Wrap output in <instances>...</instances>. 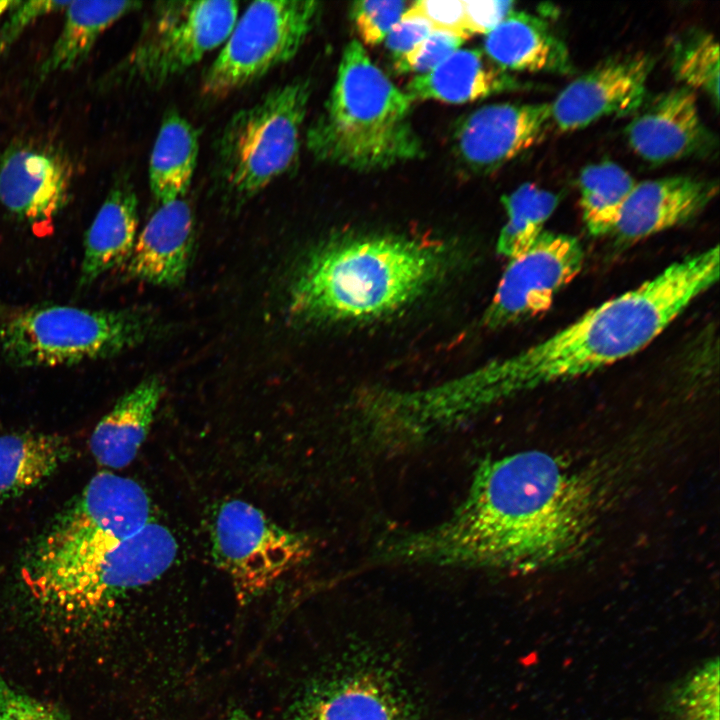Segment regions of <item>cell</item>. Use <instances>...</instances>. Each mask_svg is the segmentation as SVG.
Segmentation results:
<instances>
[{
	"label": "cell",
	"mask_w": 720,
	"mask_h": 720,
	"mask_svg": "<svg viewBox=\"0 0 720 720\" xmlns=\"http://www.w3.org/2000/svg\"><path fill=\"white\" fill-rule=\"evenodd\" d=\"M592 485L560 458L529 450L482 461L438 525L394 536L384 563L531 570L574 555L596 518Z\"/></svg>",
	"instance_id": "obj_1"
},
{
	"label": "cell",
	"mask_w": 720,
	"mask_h": 720,
	"mask_svg": "<svg viewBox=\"0 0 720 720\" xmlns=\"http://www.w3.org/2000/svg\"><path fill=\"white\" fill-rule=\"evenodd\" d=\"M719 273L717 245L688 255L526 349L439 383L436 403L449 421L460 424L525 392L628 358L709 290Z\"/></svg>",
	"instance_id": "obj_2"
},
{
	"label": "cell",
	"mask_w": 720,
	"mask_h": 720,
	"mask_svg": "<svg viewBox=\"0 0 720 720\" xmlns=\"http://www.w3.org/2000/svg\"><path fill=\"white\" fill-rule=\"evenodd\" d=\"M447 264L445 247L432 241L394 235L331 240L295 272L289 311L308 323L385 316L423 294Z\"/></svg>",
	"instance_id": "obj_3"
},
{
	"label": "cell",
	"mask_w": 720,
	"mask_h": 720,
	"mask_svg": "<svg viewBox=\"0 0 720 720\" xmlns=\"http://www.w3.org/2000/svg\"><path fill=\"white\" fill-rule=\"evenodd\" d=\"M412 103L353 40L343 50L322 112L306 132L307 148L319 161L359 172L421 158Z\"/></svg>",
	"instance_id": "obj_4"
},
{
	"label": "cell",
	"mask_w": 720,
	"mask_h": 720,
	"mask_svg": "<svg viewBox=\"0 0 720 720\" xmlns=\"http://www.w3.org/2000/svg\"><path fill=\"white\" fill-rule=\"evenodd\" d=\"M177 548L170 530L151 521L132 537L22 577L44 612L69 622H88L128 592L159 578L173 564Z\"/></svg>",
	"instance_id": "obj_5"
},
{
	"label": "cell",
	"mask_w": 720,
	"mask_h": 720,
	"mask_svg": "<svg viewBox=\"0 0 720 720\" xmlns=\"http://www.w3.org/2000/svg\"><path fill=\"white\" fill-rule=\"evenodd\" d=\"M152 327V317L135 308L93 310L39 305L3 323L0 358L17 368L106 359L141 344L150 336Z\"/></svg>",
	"instance_id": "obj_6"
},
{
	"label": "cell",
	"mask_w": 720,
	"mask_h": 720,
	"mask_svg": "<svg viewBox=\"0 0 720 720\" xmlns=\"http://www.w3.org/2000/svg\"><path fill=\"white\" fill-rule=\"evenodd\" d=\"M310 94L308 80H293L233 115L217 147L218 177L229 194L254 196L296 164Z\"/></svg>",
	"instance_id": "obj_7"
},
{
	"label": "cell",
	"mask_w": 720,
	"mask_h": 720,
	"mask_svg": "<svg viewBox=\"0 0 720 720\" xmlns=\"http://www.w3.org/2000/svg\"><path fill=\"white\" fill-rule=\"evenodd\" d=\"M236 1H164L157 3L130 52L100 81L160 87L223 45L238 19Z\"/></svg>",
	"instance_id": "obj_8"
},
{
	"label": "cell",
	"mask_w": 720,
	"mask_h": 720,
	"mask_svg": "<svg viewBox=\"0 0 720 720\" xmlns=\"http://www.w3.org/2000/svg\"><path fill=\"white\" fill-rule=\"evenodd\" d=\"M151 522L150 500L136 481L100 472L43 532L22 570L60 566L125 540Z\"/></svg>",
	"instance_id": "obj_9"
},
{
	"label": "cell",
	"mask_w": 720,
	"mask_h": 720,
	"mask_svg": "<svg viewBox=\"0 0 720 720\" xmlns=\"http://www.w3.org/2000/svg\"><path fill=\"white\" fill-rule=\"evenodd\" d=\"M316 1H255L236 21L206 70L202 92L222 98L291 60L312 30Z\"/></svg>",
	"instance_id": "obj_10"
},
{
	"label": "cell",
	"mask_w": 720,
	"mask_h": 720,
	"mask_svg": "<svg viewBox=\"0 0 720 720\" xmlns=\"http://www.w3.org/2000/svg\"><path fill=\"white\" fill-rule=\"evenodd\" d=\"M211 535L215 561L230 578L241 604L266 591L311 551L306 536L280 527L238 499L220 505Z\"/></svg>",
	"instance_id": "obj_11"
},
{
	"label": "cell",
	"mask_w": 720,
	"mask_h": 720,
	"mask_svg": "<svg viewBox=\"0 0 720 720\" xmlns=\"http://www.w3.org/2000/svg\"><path fill=\"white\" fill-rule=\"evenodd\" d=\"M583 264L577 238L544 231L527 251L509 260L484 313L485 325L503 328L548 311Z\"/></svg>",
	"instance_id": "obj_12"
},
{
	"label": "cell",
	"mask_w": 720,
	"mask_h": 720,
	"mask_svg": "<svg viewBox=\"0 0 720 720\" xmlns=\"http://www.w3.org/2000/svg\"><path fill=\"white\" fill-rule=\"evenodd\" d=\"M653 64L652 58L641 52L605 59L558 94L550 104L552 123L569 132L605 116L638 110L646 97Z\"/></svg>",
	"instance_id": "obj_13"
},
{
	"label": "cell",
	"mask_w": 720,
	"mask_h": 720,
	"mask_svg": "<svg viewBox=\"0 0 720 720\" xmlns=\"http://www.w3.org/2000/svg\"><path fill=\"white\" fill-rule=\"evenodd\" d=\"M551 123L550 104L483 106L458 123L454 151L470 171L488 173L538 143Z\"/></svg>",
	"instance_id": "obj_14"
},
{
	"label": "cell",
	"mask_w": 720,
	"mask_h": 720,
	"mask_svg": "<svg viewBox=\"0 0 720 720\" xmlns=\"http://www.w3.org/2000/svg\"><path fill=\"white\" fill-rule=\"evenodd\" d=\"M72 177L69 159L56 149L13 144L0 159V202L20 221L50 223L68 202Z\"/></svg>",
	"instance_id": "obj_15"
},
{
	"label": "cell",
	"mask_w": 720,
	"mask_h": 720,
	"mask_svg": "<svg viewBox=\"0 0 720 720\" xmlns=\"http://www.w3.org/2000/svg\"><path fill=\"white\" fill-rule=\"evenodd\" d=\"M626 137L636 154L653 163L706 155L715 146L686 87L653 98L627 125Z\"/></svg>",
	"instance_id": "obj_16"
},
{
	"label": "cell",
	"mask_w": 720,
	"mask_h": 720,
	"mask_svg": "<svg viewBox=\"0 0 720 720\" xmlns=\"http://www.w3.org/2000/svg\"><path fill=\"white\" fill-rule=\"evenodd\" d=\"M717 191L716 182L690 176L636 183L609 235L631 244L683 224L701 213Z\"/></svg>",
	"instance_id": "obj_17"
},
{
	"label": "cell",
	"mask_w": 720,
	"mask_h": 720,
	"mask_svg": "<svg viewBox=\"0 0 720 720\" xmlns=\"http://www.w3.org/2000/svg\"><path fill=\"white\" fill-rule=\"evenodd\" d=\"M194 215L185 197L159 204L137 236L128 275L157 286H177L186 277L194 245Z\"/></svg>",
	"instance_id": "obj_18"
},
{
	"label": "cell",
	"mask_w": 720,
	"mask_h": 720,
	"mask_svg": "<svg viewBox=\"0 0 720 720\" xmlns=\"http://www.w3.org/2000/svg\"><path fill=\"white\" fill-rule=\"evenodd\" d=\"M138 200L127 178L117 179L87 230L79 287L94 283L108 270L127 262L137 234Z\"/></svg>",
	"instance_id": "obj_19"
},
{
	"label": "cell",
	"mask_w": 720,
	"mask_h": 720,
	"mask_svg": "<svg viewBox=\"0 0 720 720\" xmlns=\"http://www.w3.org/2000/svg\"><path fill=\"white\" fill-rule=\"evenodd\" d=\"M484 50L501 69L566 74L568 48L542 19L512 11L485 36Z\"/></svg>",
	"instance_id": "obj_20"
},
{
	"label": "cell",
	"mask_w": 720,
	"mask_h": 720,
	"mask_svg": "<svg viewBox=\"0 0 720 720\" xmlns=\"http://www.w3.org/2000/svg\"><path fill=\"white\" fill-rule=\"evenodd\" d=\"M163 391L162 381L150 376L125 393L98 422L89 448L99 464L121 469L134 460L149 432Z\"/></svg>",
	"instance_id": "obj_21"
},
{
	"label": "cell",
	"mask_w": 720,
	"mask_h": 720,
	"mask_svg": "<svg viewBox=\"0 0 720 720\" xmlns=\"http://www.w3.org/2000/svg\"><path fill=\"white\" fill-rule=\"evenodd\" d=\"M515 80L488 64L478 50L459 49L432 71L414 77L406 94L414 101L461 104L513 89Z\"/></svg>",
	"instance_id": "obj_22"
},
{
	"label": "cell",
	"mask_w": 720,
	"mask_h": 720,
	"mask_svg": "<svg viewBox=\"0 0 720 720\" xmlns=\"http://www.w3.org/2000/svg\"><path fill=\"white\" fill-rule=\"evenodd\" d=\"M288 720H404L393 694L369 676L316 688L294 705Z\"/></svg>",
	"instance_id": "obj_23"
},
{
	"label": "cell",
	"mask_w": 720,
	"mask_h": 720,
	"mask_svg": "<svg viewBox=\"0 0 720 720\" xmlns=\"http://www.w3.org/2000/svg\"><path fill=\"white\" fill-rule=\"evenodd\" d=\"M73 454L71 441L47 433L0 435V498L15 497L53 475Z\"/></svg>",
	"instance_id": "obj_24"
},
{
	"label": "cell",
	"mask_w": 720,
	"mask_h": 720,
	"mask_svg": "<svg viewBox=\"0 0 720 720\" xmlns=\"http://www.w3.org/2000/svg\"><path fill=\"white\" fill-rule=\"evenodd\" d=\"M141 6L135 1H71L63 27L39 68L46 77L80 66L98 38L116 21Z\"/></svg>",
	"instance_id": "obj_25"
},
{
	"label": "cell",
	"mask_w": 720,
	"mask_h": 720,
	"mask_svg": "<svg viewBox=\"0 0 720 720\" xmlns=\"http://www.w3.org/2000/svg\"><path fill=\"white\" fill-rule=\"evenodd\" d=\"M198 151V134L192 124L177 111L166 113L154 142L148 169L150 190L158 204L186 196Z\"/></svg>",
	"instance_id": "obj_26"
},
{
	"label": "cell",
	"mask_w": 720,
	"mask_h": 720,
	"mask_svg": "<svg viewBox=\"0 0 720 720\" xmlns=\"http://www.w3.org/2000/svg\"><path fill=\"white\" fill-rule=\"evenodd\" d=\"M636 183L625 169L611 161L592 164L581 171L580 206L586 228L592 235L611 233Z\"/></svg>",
	"instance_id": "obj_27"
},
{
	"label": "cell",
	"mask_w": 720,
	"mask_h": 720,
	"mask_svg": "<svg viewBox=\"0 0 720 720\" xmlns=\"http://www.w3.org/2000/svg\"><path fill=\"white\" fill-rule=\"evenodd\" d=\"M507 221L496 248L509 260L527 251L544 232V225L555 211L559 198L532 183L519 186L502 199Z\"/></svg>",
	"instance_id": "obj_28"
},
{
	"label": "cell",
	"mask_w": 720,
	"mask_h": 720,
	"mask_svg": "<svg viewBox=\"0 0 720 720\" xmlns=\"http://www.w3.org/2000/svg\"><path fill=\"white\" fill-rule=\"evenodd\" d=\"M670 59L672 72L684 87L702 90L718 109L719 47L713 35L702 30L684 33L673 41Z\"/></svg>",
	"instance_id": "obj_29"
},
{
	"label": "cell",
	"mask_w": 720,
	"mask_h": 720,
	"mask_svg": "<svg viewBox=\"0 0 720 720\" xmlns=\"http://www.w3.org/2000/svg\"><path fill=\"white\" fill-rule=\"evenodd\" d=\"M668 720H719V661L710 658L678 681L666 700Z\"/></svg>",
	"instance_id": "obj_30"
},
{
	"label": "cell",
	"mask_w": 720,
	"mask_h": 720,
	"mask_svg": "<svg viewBox=\"0 0 720 720\" xmlns=\"http://www.w3.org/2000/svg\"><path fill=\"white\" fill-rule=\"evenodd\" d=\"M408 7L406 1H357L352 4L351 17L362 42L377 45L401 20Z\"/></svg>",
	"instance_id": "obj_31"
},
{
	"label": "cell",
	"mask_w": 720,
	"mask_h": 720,
	"mask_svg": "<svg viewBox=\"0 0 720 720\" xmlns=\"http://www.w3.org/2000/svg\"><path fill=\"white\" fill-rule=\"evenodd\" d=\"M465 39L452 32L433 30L405 57L394 62L395 70L426 74L459 50Z\"/></svg>",
	"instance_id": "obj_32"
},
{
	"label": "cell",
	"mask_w": 720,
	"mask_h": 720,
	"mask_svg": "<svg viewBox=\"0 0 720 720\" xmlns=\"http://www.w3.org/2000/svg\"><path fill=\"white\" fill-rule=\"evenodd\" d=\"M0 720H68L56 706L27 695L0 679Z\"/></svg>",
	"instance_id": "obj_33"
},
{
	"label": "cell",
	"mask_w": 720,
	"mask_h": 720,
	"mask_svg": "<svg viewBox=\"0 0 720 720\" xmlns=\"http://www.w3.org/2000/svg\"><path fill=\"white\" fill-rule=\"evenodd\" d=\"M71 1H17L7 12L0 28V54L10 48L19 36L37 19L65 8Z\"/></svg>",
	"instance_id": "obj_34"
},
{
	"label": "cell",
	"mask_w": 720,
	"mask_h": 720,
	"mask_svg": "<svg viewBox=\"0 0 720 720\" xmlns=\"http://www.w3.org/2000/svg\"><path fill=\"white\" fill-rule=\"evenodd\" d=\"M405 14L426 19L433 30L452 32L466 39L470 37L465 26L463 1L420 0L411 3Z\"/></svg>",
	"instance_id": "obj_35"
},
{
	"label": "cell",
	"mask_w": 720,
	"mask_h": 720,
	"mask_svg": "<svg viewBox=\"0 0 720 720\" xmlns=\"http://www.w3.org/2000/svg\"><path fill=\"white\" fill-rule=\"evenodd\" d=\"M432 31L433 28L426 19L404 13L384 39L385 46L396 62L411 52Z\"/></svg>",
	"instance_id": "obj_36"
},
{
	"label": "cell",
	"mask_w": 720,
	"mask_h": 720,
	"mask_svg": "<svg viewBox=\"0 0 720 720\" xmlns=\"http://www.w3.org/2000/svg\"><path fill=\"white\" fill-rule=\"evenodd\" d=\"M466 30L472 34H488L513 10V1H463Z\"/></svg>",
	"instance_id": "obj_37"
},
{
	"label": "cell",
	"mask_w": 720,
	"mask_h": 720,
	"mask_svg": "<svg viewBox=\"0 0 720 720\" xmlns=\"http://www.w3.org/2000/svg\"><path fill=\"white\" fill-rule=\"evenodd\" d=\"M222 720H257L253 717H251L246 712L236 709L233 710L231 713H229L224 719Z\"/></svg>",
	"instance_id": "obj_38"
},
{
	"label": "cell",
	"mask_w": 720,
	"mask_h": 720,
	"mask_svg": "<svg viewBox=\"0 0 720 720\" xmlns=\"http://www.w3.org/2000/svg\"><path fill=\"white\" fill-rule=\"evenodd\" d=\"M17 1H0V21L4 19L7 12L16 4Z\"/></svg>",
	"instance_id": "obj_39"
},
{
	"label": "cell",
	"mask_w": 720,
	"mask_h": 720,
	"mask_svg": "<svg viewBox=\"0 0 720 720\" xmlns=\"http://www.w3.org/2000/svg\"><path fill=\"white\" fill-rule=\"evenodd\" d=\"M3 314H4V306L0 301V318L3 316Z\"/></svg>",
	"instance_id": "obj_40"
}]
</instances>
